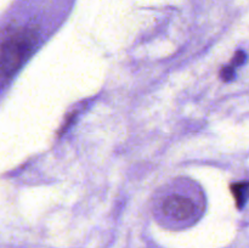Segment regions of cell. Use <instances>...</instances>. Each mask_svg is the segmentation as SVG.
Listing matches in <instances>:
<instances>
[{"mask_svg":"<svg viewBox=\"0 0 249 248\" xmlns=\"http://www.w3.org/2000/svg\"><path fill=\"white\" fill-rule=\"evenodd\" d=\"M34 34L31 31H18L11 33L4 39L1 46V74L10 77L28 56L34 41Z\"/></svg>","mask_w":249,"mask_h":248,"instance_id":"6da1fadb","label":"cell"},{"mask_svg":"<svg viewBox=\"0 0 249 248\" xmlns=\"http://www.w3.org/2000/svg\"><path fill=\"white\" fill-rule=\"evenodd\" d=\"M163 212L165 215L175 219V220H187L196 212L194 202L190 198L180 195H172L167 197L163 202Z\"/></svg>","mask_w":249,"mask_h":248,"instance_id":"7a4b0ae2","label":"cell"},{"mask_svg":"<svg viewBox=\"0 0 249 248\" xmlns=\"http://www.w3.org/2000/svg\"><path fill=\"white\" fill-rule=\"evenodd\" d=\"M232 195L238 207H243L249 197V181H240L232 185Z\"/></svg>","mask_w":249,"mask_h":248,"instance_id":"3957f363","label":"cell"},{"mask_svg":"<svg viewBox=\"0 0 249 248\" xmlns=\"http://www.w3.org/2000/svg\"><path fill=\"white\" fill-rule=\"evenodd\" d=\"M233 74H235L233 67L232 66H228V67L224 68L223 72H221V78H223L224 80H230L233 78Z\"/></svg>","mask_w":249,"mask_h":248,"instance_id":"277c9868","label":"cell"}]
</instances>
